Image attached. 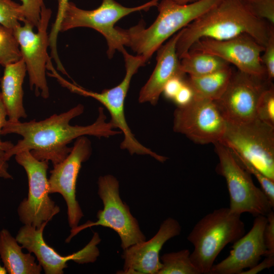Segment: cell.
Masks as SVG:
<instances>
[{
  "instance_id": "obj_1",
  "label": "cell",
  "mask_w": 274,
  "mask_h": 274,
  "mask_svg": "<svg viewBox=\"0 0 274 274\" xmlns=\"http://www.w3.org/2000/svg\"><path fill=\"white\" fill-rule=\"evenodd\" d=\"M84 107L78 104L67 111L54 114L39 121L35 120L22 122L6 121L1 131L2 135L17 134L22 139L6 152L8 161L16 154L29 151L37 159L51 161L53 165L62 161L68 155L72 147L67 146L73 140L82 136L109 138L121 133L116 130L102 107L98 108L96 120L86 126L71 125L70 121L81 115Z\"/></svg>"
},
{
  "instance_id": "obj_2",
  "label": "cell",
  "mask_w": 274,
  "mask_h": 274,
  "mask_svg": "<svg viewBox=\"0 0 274 274\" xmlns=\"http://www.w3.org/2000/svg\"><path fill=\"white\" fill-rule=\"evenodd\" d=\"M273 26L256 16L242 0H221L181 29L176 45L179 59L201 38L218 41L248 34L265 47Z\"/></svg>"
},
{
  "instance_id": "obj_3",
  "label": "cell",
  "mask_w": 274,
  "mask_h": 274,
  "mask_svg": "<svg viewBox=\"0 0 274 274\" xmlns=\"http://www.w3.org/2000/svg\"><path fill=\"white\" fill-rule=\"evenodd\" d=\"M221 0H200L180 5L173 0H160L157 5L158 15L148 27L142 20L128 29L121 30L126 43L146 63L168 39L186 27Z\"/></svg>"
},
{
  "instance_id": "obj_4",
  "label": "cell",
  "mask_w": 274,
  "mask_h": 274,
  "mask_svg": "<svg viewBox=\"0 0 274 274\" xmlns=\"http://www.w3.org/2000/svg\"><path fill=\"white\" fill-rule=\"evenodd\" d=\"M125 62V75L122 81L117 86L103 90L100 92L87 90L77 84L72 83L63 78L55 70L50 76L57 79L63 87L78 94L92 97L98 101L110 114V121L116 129H119L124 135L120 144L121 149L127 150L131 155H149L160 162H164L167 157L158 154L141 144L131 132L125 118L124 106L125 98L133 75L139 68L145 65V62L140 56L129 54L124 48L122 51Z\"/></svg>"
},
{
  "instance_id": "obj_5",
  "label": "cell",
  "mask_w": 274,
  "mask_h": 274,
  "mask_svg": "<svg viewBox=\"0 0 274 274\" xmlns=\"http://www.w3.org/2000/svg\"><path fill=\"white\" fill-rule=\"evenodd\" d=\"M241 216L229 208L222 207L206 215L195 224L187 240L194 247L191 260L200 274H210L221 251L245 234Z\"/></svg>"
},
{
  "instance_id": "obj_6",
  "label": "cell",
  "mask_w": 274,
  "mask_h": 274,
  "mask_svg": "<svg viewBox=\"0 0 274 274\" xmlns=\"http://www.w3.org/2000/svg\"><path fill=\"white\" fill-rule=\"evenodd\" d=\"M160 0H151L143 5L125 7L115 0H102L96 9L87 10L68 1L66 4L60 25V31L77 27H89L101 34L108 45L107 55L111 59L116 51H121L126 45V39L121 28L115 23L123 17L135 12L148 11L156 7Z\"/></svg>"
},
{
  "instance_id": "obj_7",
  "label": "cell",
  "mask_w": 274,
  "mask_h": 274,
  "mask_svg": "<svg viewBox=\"0 0 274 274\" xmlns=\"http://www.w3.org/2000/svg\"><path fill=\"white\" fill-rule=\"evenodd\" d=\"M214 145L219 159L216 170L225 179L230 198V210L240 215L247 213L254 217L266 216L274 207L264 191L254 184L251 174L241 165L228 147L219 142Z\"/></svg>"
},
{
  "instance_id": "obj_8",
  "label": "cell",
  "mask_w": 274,
  "mask_h": 274,
  "mask_svg": "<svg viewBox=\"0 0 274 274\" xmlns=\"http://www.w3.org/2000/svg\"><path fill=\"white\" fill-rule=\"evenodd\" d=\"M219 142L274 180V127L257 118L242 123L226 121Z\"/></svg>"
},
{
  "instance_id": "obj_9",
  "label": "cell",
  "mask_w": 274,
  "mask_h": 274,
  "mask_svg": "<svg viewBox=\"0 0 274 274\" xmlns=\"http://www.w3.org/2000/svg\"><path fill=\"white\" fill-rule=\"evenodd\" d=\"M98 194L102 200L104 209L97 213V220L88 221L85 223L71 228L65 242L82 230L94 226L100 225L116 232L121 239L124 250L133 245L145 241L146 236L141 231L137 220L131 215L128 206L119 195V183L111 175L100 176L98 180Z\"/></svg>"
},
{
  "instance_id": "obj_10",
  "label": "cell",
  "mask_w": 274,
  "mask_h": 274,
  "mask_svg": "<svg viewBox=\"0 0 274 274\" xmlns=\"http://www.w3.org/2000/svg\"><path fill=\"white\" fill-rule=\"evenodd\" d=\"M15 158L24 169L28 182L27 197L17 208L19 220L24 225L39 228L51 221L60 210L49 195V161L37 159L29 151L16 154Z\"/></svg>"
},
{
  "instance_id": "obj_11",
  "label": "cell",
  "mask_w": 274,
  "mask_h": 274,
  "mask_svg": "<svg viewBox=\"0 0 274 274\" xmlns=\"http://www.w3.org/2000/svg\"><path fill=\"white\" fill-rule=\"evenodd\" d=\"M51 15V10L44 5L36 32L27 22L13 29L28 75L30 88L35 89L37 96L41 95L45 99L49 96L46 70L51 58L47 52L49 47L47 29Z\"/></svg>"
},
{
  "instance_id": "obj_12",
  "label": "cell",
  "mask_w": 274,
  "mask_h": 274,
  "mask_svg": "<svg viewBox=\"0 0 274 274\" xmlns=\"http://www.w3.org/2000/svg\"><path fill=\"white\" fill-rule=\"evenodd\" d=\"M226 126V121L214 100L194 97L189 104L177 107L174 113V131L197 144L220 142Z\"/></svg>"
},
{
  "instance_id": "obj_13",
  "label": "cell",
  "mask_w": 274,
  "mask_h": 274,
  "mask_svg": "<svg viewBox=\"0 0 274 274\" xmlns=\"http://www.w3.org/2000/svg\"><path fill=\"white\" fill-rule=\"evenodd\" d=\"M48 222L39 228L24 225L18 230L16 239L23 248L35 254L46 274H63L68 267L67 262L73 261L78 264L95 262L99 255L97 248L100 238L94 232L90 241L78 252L66 256L59 254L49 246L44 238V228Z\"/></svg>"
},
{
  "instance_id": "obj_14",
  "label": "cell",
  "mask_w": 274,
  "mask_h": 274,
  "mask_svg": "<svg viewBox=\"0 0 274 274\" xmlns=\"http://www.w3.org/2000/svg\"><path fill=\"white\" fill-rule=\"evenodd\" d=\"M92 153L91 144L86 136L76 139L72 150L62 161L53 165L48 179L50 194L58 193L67 207V221L71 228L77 227L84 214L76 198V184L82 164Z\"/></svg>"
},
{
  "instance_id": "obj_15",
  "label": "cell",
  "mask_w": 274,
  "mask_h": 274,
  "mask_svg": "<svg viewBox=\"0 0 274 274\" xmlns=\"http://www.w3.org/2000/svg\"><path fill=\"white\" fill-rule=\"evenodd\" d=\"M271 84L267 78L233 71L226 90L215 101L226 121L248 122L257 118L259 97Z\"/></svg>"
},
{
  "instance_id": "obj_16",
  "label": "cell",
  "mask_w": 274,
  "mask_h": 274,
  "mask_svg": "<svg viewBox=\"0 0 274 274\" xmlns=\"http://www.w3.org/2000/svg\"><path fill=\"white\" fill-rule=\"evenodd\" d=\"M264 47L248 34H242L227 40L201 38L196 41L189 51L216 55L237 70L257 77L267 78L260 57Z\"/></svg>"
},
{
  "instance_id": "obj_17",
  "label": "cell",
  "mask_w": 274,
  "mask_h": 274,
  "mask_svg": "<svg viewBox=\"0 0 274 274\" xmlns=\"http://www.w3.org/2000/svg\"><path fill=\"white\" fill-rule=\"evenodd\" d=\"M181 227L177 220L168 218L161 224L156 234L149 241L133 245L125 249L122 255L124 261L120 273L158 274L162 267L159 253L164 244L179 235Z\"/></svg>"
},
{
  "instance_id": "obj_18",
  "label": "cell",
  "mask_w": 274,
  "mask_h": 274,
  "mask_svg": "<svg viewBox=\"0 0 274 274\" xmlns=\"http://www.w3.org/2000/svg\"><path fill=\"white\" fill-rule=\"evenodd\" d=\"M266 222V216L255 217L250 231L233 243L229 255L214 264L210 274H241L257 264L262 256H266L264 231Z\"/></svg>"
},
{
  "instance_id": "obj_19",
  "label": "cell",
  "mask_w": 274,
  "mask_h": 274,
  "mask_svg": "<svg viewBox=\"0 0 274 274\" xmlns=\"http://www.w3.org/2000/svg\"><path fill=\"white\" fill-rule=\"evenodd\" d=\"M181 33V30L157 50L155 67L140 91L139 102L156 105L168 80L176 76H185L181 70L180 60L176 52V45Z\"/></svg>"
},
{
  "instance_id": "obj_20",
  "label": "cell",
  "mask_w": 274,
  "mask_h": 274,
  "mask_svg": "<svg viewBox=\"0 0 274 274\" xmlns=\"http://www.w3.org/2000/svg\"><path fill=\"white\" fill-rule=\"evenodd\" d=\"M26 73L25 64L22 58L4 66L0 81V92L8 120L10 121H19L21 118L27 117L23 105V90Z\"/></svg>"
},
{
  "instance_id": "obj_21",
  "label": "cell",
  "mask_w": 274,
  "mask_h": 274,
  "mask_svg": "<svg viewBox=\"0 0 274 274\" xmlns=\"http://www.w3.org/2000/svg\"><path fill=\"white\" fill-rule=\"evenodd\" d=\"M21 246L7 229L0 231V258L9 274H40L42 267L30 253H24Z\"/></svg>"
},
{
  "instance_id": "obj_22",
  "label": "cell",
  "mask_w": 274,
  "mask_h": 274,
  "mask_svg": "<svg viewBox=\"0 0 274 274\" xmlns=\"http://www.w3.org/2000/svg\"><path fill=\"white\" fill-rule=\"evenodd\" d=\"M232 72L229 66L204 76H189L186 81L192 89L195 98L216 101L226 90Z\"/></svg>"
},
{
  "instance_id": "obj_23",
  "label": "cell",
  "mask_w": 274,
  "mask_h": 274,
  "mask_svg": "<svg viewBox=\"0 0 274 274\" xmlns=\"http://www.w3.org/2000/svg\"><path fill=\"white\" fill-rule=\"evenodd\" d=\"M181 70L189 76L199 77L230 66L222 58L207 53L189 51L180 59Z\"/></svg>"
},
{
  "instance_id": "obj_24",
  "label": "cell",
  "mask_w": 274,
  "mask_h": 274,
  "mask_svg": "<svg viewBox=\"0 0 274 274\" xmlns=\"http://www.w3.org/2000/svg\"><path fill=\"white\" fill-rule=\"evenodd\" d=\"M190 255L188 249L163 254L160 258L162 267L158 274H200Z\"/></svg>"
},
{
  "instance_id": "obj_25",
  "label": "cell",
  "mask_w": 274,
  "mask_h": 274,
  "mask_svg": "<svg viewBox=\"0 0 274 274\" xmlns=\"http://www.w3.org/2000/svg\"><path fill=\"white\" fill-rule=\"evenodd\" d=\"M21 59L13 30L0 24V65L4 67Z\"/></svg>"
},
{
  "instance_id": "obj_26",
  "label": "cell",
  "mask_w": 274,
  "mask_h": 274,
  "mask_svg": "<svg viewBox=\"0 0 274 274\" xmlns=\"http://www.w3.org/2000/svg\"><path fill=\"white\" fill-rule=\"evenodd\" d=\"M256 117L274 127V88L273 84L261 94L256 108Z\"/></svg>"
},
{
  "instance_id": "obj_27",
  "label": "cell",
  "mask_w": 274,
  "mask_h": 274,
  "mask_svg": "<svg viewBox=\"0 0 274 274\" xmlns=\"http://www.w3.org/2000/svg\"><path fill=\"white\" fill-rule=\"evenodd\" d=\"M23 21L20 4L12 0H0V24L13 29Z\"/></svg>"
},
{
  "instance_id": "obj_28",
  "label": "cell",
  "mask_w": 274,
  "mask_h": 274,
  "mask_svg": "<svg viewBox=\"0 0 274 274\" xmlns=\"http://www.w3.org/2000/svg\"><path fill=\"white\" fill-rule=\"evenodd\" d=\"M232 153L241 165L251 175H253L256 178L261 186V188L268 197L271 204L274 207V180L266 177L246 160L233 152Z\"/></svg>"
},
{
  "instance_id": "obj_29",
  "label": "cell",
  "mask_w": 274,
  "mask_h": 274,
  "mask_svg": "<svg viewBox=\"0 0 274 274\" xmlns=\"http://www.w3.org/2000/svg\"><path fill=\"white\" fill-rule=\"evenodd\" d=\"M21 11L24 18L23 22H27L37 28L41 18L43 7L45 5L43 0H21Z\"/></svg>"
},
{
  "instance_id": "obj_30",
  "label": "cell",
  "mask_w": 274,
  "mask_h": 274,
  "mask_svg": "<svg viewBox=\"0 0 274 274\" xmlns=\"http://www.w3.org/2000/svg\"><path fill=\"white\" fill-rule=\"evenodd\" d=\"M58 3V10L56 19L52 25L49 35V47L51 49V56L53 58H57L58 54L57 50V40L60 32V25L62 20L64 7L69 0H56Z\"/></svg>"
},
{
  "instance_id": "obj_31",
  "label": "cell",
  "mask_w": 274,
  "mask_h": 274,
  "mask_svg": "<svg viewBox=\"0 0 274 274\" xmlns=\"http://www.w3.org/2000/svg\"><path fill=\"white\" fill-rule=\"evenodd\" d=\"M246 4L256 16L265 20L273 26L274 0H259L254 3Z\"/></svg>"
},
{
  "instance_id": "obj_32",
  "label": "cell",
  "mask_w": 274,
  "mask_h": 274,
  "mask_svg": "<svg viewBox=\"0 0 274 274\" xmlns=\"http://www.w3.org/2000/svg\"><path fill=\"white\" fill-rule=\"evenodd\" d=\"M263 52L261 61L265 68L267 80L272 82L274 78V31L271 33Z\"/></svg>"
},
{
  "instance_id": "obj_33",
  "label": "cell",
  "mask_w": 274,
  "mask_h": 274,
  "mask_svg": "<svg viewBox=\"0 0 274 274\" xmlns=\"http://www.w3.org/2000/svg\"><path fill=\"white\" fill-rule=\"evenodd\" d=\"M266 217L267 222L264 231V239L267 250L266 256H274V213L273 210L266 215Z\"/></svg>"
},
{
  "instance_id": "obj_34",
  "label": "cell",
  "mask_w": 274,
  "mask_h": 274,
  "mask_svg": "<svg viewBox=\"0 0 274 274\" xmlns=\"http://www.w3.org/2000/svg\"><path fill=\"white\" fill-rule=\"evenodd\" d=\"M185 77L176 76L172 78L165 85L162 93L165 97L170 100L175 96L184 83Z\"/></svg>"
},
{
  "instance_id": "obj_35",
  "label": "cell",
  "mask_w": 274,
  "mask_h": 274,
  "mask_svg": "<svg viewBox=\"0 0 274 274\" xmlns=\"http://www.w3.org/2000/svg\"><path fill=\"white\" fill-rule=\"evenodd\" d=\"M194 98V92L185 79V82L173 100L178 107L184 106L191 102Z\"/></svg>"
},
{
  "instance_id": "obj_36",
  "label": "cell",
  "mask_w": 274,
  "mask_h": 274,
  "mask_svg": "<svg viewBox=\"0 0 274 274\" xmlns=\"http://www.w3.org/2000/svg\"><path fill=\"white\" fill-rule=\"evenodd\" d=\"M13 146H0V178L13 179V177L8 170V161L6 158V152Z\"/></svg>"
},
{
  "instance_id": "obj_37",
  "label": "cell",
  "mask_w": 274,
  "mask_h": 274,
  "mask_svg": "<svg viewBox=\"0 0 274 274\" xmlns=\"http://www.w3.org/2000/svg\"><path fill=\"white\" fill-rule=\"evenodd\" d=\"M263 260L253 267L243 271L241 274H256L262 270L269 268L274 265V256H266Z\"/></svg>"
},
{
  "instance_id": "obj_38",
  "label": "cell",
  "mask_w": 274,
  "mask_h": 274,
  "mask_svg": "<svg viewBox=\"0 0 274 274\" xmlns=\"http://www.w3.org/2000/svg\"><path fill=\"white\" fill-rule=\"evenodd\" d=\"M8 117L7 110L2 100L0 92V146H12L13 144L9 141L3 142L1 139V131L6 123Z\"/></svg>"
},
{
  "instance_id": "obj_39",
  "label": "cell",
  "mask_w": 274,
  "mask_h": 274,
  "mask_svg": "<svg viewBox=\"0 0 274 274\" xmlns=\"http://www.w3.org/2000/svg\"><path fill=\"white\" fill-rule=\"evenodd\" d=\"M174 2L180 5H186L197 2L200 0H173Z\"/></svg>"
},
{
  "instance_id": "obj_40",
  "label": "cell",
  "mask_w": 274,
  "mask_h": 274,
  "mask_svg": "<svg viewBox=\"0 0 274 274\" xmlns=\"http://www.w3.org/2000/svg\"><path fill=\"white\" fill-rule=\"evenodd\" d=\"M7 271L5 267L3 266H2L0 263V274H7Z\"/></svg>"
},
{
  "instance_id": "obj_41",
  "label": "cell",
  "mask_w": 274,
  "mask_h": 274,
  "mask_svg": "<svg viewBox=\"0 0 274 274\" xmlns=\"http://www.w3.org/2000/svg\"><path fill=\"white\" fill-rule=\"evenodd\" d=\"M242 1H243V2H244L246 3L250 4V3H254V2H257L258 1H259V0H242Z\"/></svg>"
},
{
  "instance_id": "obj_42",
  "label": "cell",
  "mask_w": 274,
  "mask_h": 274,
  "mask_svg": "<svg viewBox=\"0 0 274 274\" xmlns=\"http://www.w3.org/2000/svg\"><path fill=\"white\" fill-rule=\"evenodd\" d=\"M0 66H1V65H0ZM1 71H0V81H1Z\"/></svg>"
}]
</instances>
